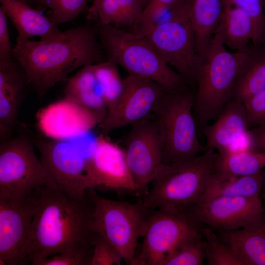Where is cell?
I'll list each match as a JSON object with an SVG mask.
<instances>
[{"instance_id":"13","label":"cell","mask_w":265,"mask_h":265,"mask_svg":"<svg viewBox=\"0 0 265 265\" xmlns=\"http://www.w3.org/2000/svg\"><path fill=\"white\" fill-rule=\"evenodd\" d=\"M40 159L55 183L78 193L84 194L92 187L87 174L86 156L77 146L65 140L33 136Z\"/></svg>"},{"instance_id":"23","label":"cell","mask_w":265,"mask_h":265,"mask_svg":"<svg viewBox=\"0 0 265 265\" xmlns=\"http://www.w3.org/2000/svg\"><path fill=\"white\" fill-rule=\"evenodd\" d=\"M94 65L82 67L68 79L64 89V97L105 117L107 109L97 80Z\"/></svg>"},{"instance_id":"21","label":"cell","mask_w":265,"mask_h":265,"mask_svg":"<svg viewBox=\"0 0 265 265\" xmlns=\"http://www.w3.org/2000/svg\"><path fill=\"white\" fill-rule=\"evenodd\" d=\"M1 7L16 28V44L26 42L33 36L45 39L61 30L40 11L19 0H0Z\"/></svg>"},{"instance_id":"4","label":"cell","mask_w":265,"mask_h":265,"mask_svg":"<svg viewBox=\"0 0 265 265\" xmlns=\"http://www.w3.org/2000/svg\"><path fill=\"white\" fill-rule=\"evenodd\" d=\"M95 22L106 60L120 65L129 75L150 79L168 91L189 85L165 62L146 36Z\"/></svg>"},{"instance_id":"39","label":"cell","mask_w":265,"mask_h":265,"mask_svg":"<svg viewBox=\"0 0 265 265\" xmlns=\"http://www.w3.org/2000/svg\"><path fill=\"white\" fill-rule=\"evenodd\" d=\"M246 149L265 152V124L248 130L246 136Z\"/></svg>"},{"instance_id":"33","label":"cell","mask_w":265,"mask_h":265,"mask_svg":"<svg viewBox=\"0 0 265 265\" xmlns=\"http://www.w3.org/2000/svg\"><path fill=\"white\" fill-rule=\"evenodd\" d=\"M245 12L254 26L251 42L255 46L265 44V10L263 0H228Z\"/></svg>"},{"instance_id":"3","label":"cell","mask_w":265,"mask_h":265,"mask_svg":"<svg viewBox=\"0 0 265 265\" xmlns=\"http://www.w3.org/2000/svg\"><path fill=\"white\" fill-rule=\"evenodd\" d=\"M248 46L243 51L230 52L214 36L205 49L197 54L193 70L195 94L192 108L197 128H203L217 118L225 105L232 99Z\"/></svg>"},{"instance_id":"41","label":"cell","mask_w":265,"mask_h":265,"mask_svg":"<svg viewBox=\"0 0 265 265\" xmlns=\"http://www.w3.org/2000/svg\"><path fill=\"white\" fill-rule=\"evenodd\" d=\"M261 194H262V198L265 199V188L263 189V191H262Z\"/></svg>"},{"instance_id":"12","label":"cell","mask_w":265,"mask_h":265,"mask_svg":"<svg viewBox=\"0 0 265 265\" xmlns=\"http://www.w3.org/2000/svg\"><path fill=\"white\" fill-rule=\"evenodd\" d=\"M150 116L131 125L124 149L136 194L140 196L148 192L162 160V136L156 121Z\"/></svg>"},{"instance_id":"18","label":"cell","mask_w":265,"mask_h":265,"mask_svg":"<svg viewBox=\"0 0 265 265\" xmlns=\"http://www.w3.org/2000/svg\"><path fill=\"white\" fill-rule=\"evenodd\" d=\"M30 88L26 73L14 59L0 61V141L19 130V111Z\"/></svg>"},{"instance_id":"15","label":"cell","mask_w":265,"mask_h":265,"mask_svg":"<svg viewBox=\"0 0 265 265\" xmlns=\"http://www.w3.org/2000/svg\"><path fill=\"white\" fill-rule=\"evenodd\" d=\"M198 225L225 230L242 228L265 212L259 198L215 196L183 210Z\"/></svg>"},{"instance_id":"40","label":"cell","mask_w":265,"mask_h":265,"mask_svg":"<svg viewBox=\"0 0 265 265\" xmlns=\"http://www.w3.org/2000/svg\"><path fill=\"white\" fill-rule=\"evenodd\" d=\"M142 6L144 7L147 5L150 0H139Z\"/></svg>"},{"instance_id":"6","label":"cell","mask_w":265,"mask_h":265,"mask_svg":"<svg viewBox=\"0 0 265 265\" xmlns=\"http://www.w3.org/2000/svg\"><path fill=\"white\" fill-rule=\"evenodd\" d=\"M195 89L190 85L165 91L152 113L163 141L161 163L191 160L208 149L199 143L193 114Z\"/></svg>"},{"instance_id":"29","label":"cell","mask_w":265,"mask_h":265,"mask_svg":"<svg viewBox=\"0 0 265 265\" xmlns=\"http://www.w3.org/2000/svg\"><path fill=\"white\" fill-rule=\"evenodd\" d=\"M94 71L107 111L120 100L124 90V79L119 74L117 64L105 61L94 65Z\"/></svg>"},{"instance_id":"26","label":"cell","mask_w":265,"mask_h":265,"mask_svg":"<svg viewBox=\"0 0 265 265\" xmlns=\"http://www.w3.org/2000/svg\"><path fill=\"white\" fill-rule=\"evenodd\" d=\"M265 89V44L249 45L246 57L236 84L232 99L243 104Z\"/></svg>"},{"instance_id":"5","label":"cell","mask_w":265,"mask_h":265,"mask_svg":"<svg viewBox=\"0 0 265 265\" xmlns=\"http://www.w3.org/2000/svg\"><path fill=\"white\" fill-rule=\"evenodd\" d=\"M217 153L212 148L193 159L179 164L161 163L153 188L142 199L149 210H183L197 203L215 171Z\"/></svg>"},{"instance_id":"24","label":"cell","mask_w":265,"mask_h":265,"mask_svg":"<svg viewBox=\"0 0 265 265\" xmlns=\"http://www.w3.org/2000/svg\"><path fill=\"white\" fill-rule=\"evenodd\" d=\"M225 3L226 0H190L189 15L197 54L213 39L223 15Z\"/></svg>"},{"instance_id":"22","label":"cell","mask_w":265,"mask_h":265,"mask_svg":"<svg viewBox=\"0 0 265 265\" xmlns=\"http://www.w3.org/2000/svg\"><path fill=\"white\" fill-rule=\"evenodd\" d=\"M265 187V171L250 175L233 176L214 171L200 199L215 196L259 198Z\"/></svg>"},{"instance_id":"10","label":"cell","mask_w":265,"mask_h":265,"mask_svg":"<svg viewBox=\"0 0 265 265\" xmlns=\"http://www.w3.org/2000/svg\"><path fill=\"white\" fill-rule=\"evenodd\" d=\"M200 232L199 225L184 210H150L132 265H161L181 241Z\"/></svg>"},{"instance_id":"38","label":"cell","mask_w":265,"mask_h":265,"mask_svg":"<svg viewBox=\"0 0 265 265\" xmlns=\"http://www.w3.org/2000/svg\"><path fill=\"white\" fill-rule=\"evenodd\" d=\"M12 49L8 32L7 17L0 7V61L13 60Z\"/></svg>"},{"instance_id":"14","label":"cell","mask_w":265,"mask_h":265,"mask_svg":"<svg viewBox=\"0 0 265 265\" xmlns=\"http://www.w3.org/2000/svg\"><path fill=\"white\" fill-rule=\"evenodd\" d=\"M124 90L116 105L107 111L98 126L107 135L118 128L131 125L153 113L166 91L156 82L144 77L128 75L124 79Z\"/></svg>"},{"instance_id":"17","label":"cell","mask_w":265,"mask_h":265,"mask_svg":"<svg viewBox=\"0 0 265 265\" xmlns=\"http://www.w3.org/2000/svg\"><path fill=\"white\" fill-rule=\"evenodd\" d=\"M104 118L65 97L40 109L36 115L37 128L43 136L57 140L83 135Z\"/></svg>"},{"instance_id":"9","label":"cell","mask_w":265,"mask_h":265,"mask_svg":"<svg viewBox=\"0 0 265 265\" xmlns=\"http://www.w3.org/2000/svg\"><path fill=\"white\" fill-rule=\"evenodd\" d=\"M190 0H178L171 19L145 36L165 62L195 89L193 70L197 55L189 15Z\"/></svg>"},{"instance_id":"2","label":"cell","mask_w":265,"mask_h":265,"mask_svg":"<svg viewBox=\"0 0 265 265\" xmlns=\"http://www.w3.org/2000/svg\"><path fill=\"white\" fill-rule=\"evenodd\" d=\"M12 53L41 100L71 72L106 61L95 26L88 24L49 38L15 45Z\"/></svg>"},{"instance_id":"7","label":"cell","mask_w":265,"mask_h":265,"mask_svg":"<svg viewBox=\"0 0 265 265\" xmlns=\"http://www.w3.org/2000/svg\"><path fill=\"white\" fill-rule=\"evenodd\" d=\"M91 202L94 231L112 244L123 260L132 265L150 210L142 200L135 203L102 198L94 187L86 190Z\"/></svg>"},{"instance_id":"25","label":"cell","mask_w":265,"mask_h":265,"mask_svg":"<svg viewBox=\"0 0 265 265\" xmlns=\"http://www.w3.org/2000/svg\"><path fill=\"white\" fill-rule=\"evenodd\" d=\"M254 33L252 21L247 13L226 0L224 12L214 36L225 46L240 51L249 46Z\"/></svg>"},{"instance_id":"43","label":"cell","mask_w":265,"mask_h":265,"mask_svg":"<svg viewBox=\"0 0 265 265\" xmlns=\"http://www.w3.org/2000/svg\"><path fill=\"white\" fill-rule=\"evenodd\" d=\"M263 2L264 3V7L265 8V0H263Z\"/></svg>"},{"instance_id":"34","label":"cell","mask_w":265,"mask_h":265,"mask_svg":"<svg viewBox=\"0 0 265 265\" xmlns=\"http://www.w3.org/2000/svg\"><path fill=\"white\" fill-rule=\"evenodd\" d=\"M178 0H150L132 27V32L138 35L146 36L150 32L154 21Z\"/></svg>"},{"instance_id":"11","label":"cell","mask_w":265,"mask_h":265,"mask_svg":"<svg viewBox=\"0 0 265 265\" xmlns=\"http://www.w3.org/2000/svg\"><path fill=\"white\" fill-rule=\"evenodd\" d=\"M38 199L36 190L21 198L0 199V265L30 264L31 227Z\"/></svg>"},{"instance_id":"32","label":"cell","mask_w":265,"mask_h":265,"mask_svg":"<svg viewBox=\"0 0 265 265\" xmlns=\"http://www.w3.org/2000/svg\"><path fill=\"white\" fill-rule=\"evenodd\" d=\"M88 0H35L50 10L49 18L56 26L76 19L87 7Z\"/></svg>"},{"instance_id":"16","label":"cell","mask_w":265,"mask_h":265,"mask_svg":"<svg viewBox=\"0 0 265 265\" xmlns=\"http://www.w3.org/2000/svg\"><path fill=\"white\" fill-rule=\"evenodd\" d=\"M87 174L92 187L134 192L136 187L124 149L101 133L88 159Z\"/></svg>"},{"instance_id":"8","label":"cell","mask_w":265,"mask_h":265,"mask_svg":"<svg viewBox=\"0 0 265 265\" xmlns=\"http://www.w3.org/2000/svg\"><path fill=\"white\" fill-rule=\"evenodd\" d=\"M22 129L0 141V199L21 198L57 184L36 156L32 135Z\"/></svg>"},{"instance_id":"31","label":"cell","mask_w":265,"mask_h":265,"mask_svg":"<svg viewBox=\"0 0 265 265\" xmlns=\"http://www.w3.org/2000/svg\"><path fill=\"white\" fill-rule=\"evenodd\" d=\"M206 238V258L210 265H243L232 249L210 227L201 229Z\"/></svg>"},{"instance_id":"30","label":"cell","mask_w":265,"mask_h":265,"mask_svg":"<svg viewBox=\"0 0 265 265\" xmlns=\"http://www.w3.org/2000/svg\"><path fill=\"white\" fill-rule=\"evenodd\" d=\"M202 231L181 241L167 255L161 265H200L206 258Z\"/></svg>"},{"instance_id":"42","label":"cell","mask_w":265,"mask_h":265,"mask_svg":"<svg viewBox=\"0 0 265 265\" xmlns=\"http://www.w3.org/2000/svg\"><path fill=\"white\" fill-rule=\"evenodd\" d=\"M20 0L21 1H23L24 2H25V3H27V2L28 1V0Z\"/></svg>"},{"instance_id":"36","label":"cell","mask_w":265,"mask_h":265,"mask_svg":"<svg viewBox=\"0 0 265 265\" xmlns=\"http://www.w3.org/2000/svg\"><path fill=\"white\" fill-rule=\"evenodd\" d=\"M244 104L249 128L265 124V89L249 98Z\"/></svg>"},{"instance_id":"37","label":"cell","mask_w":265,"mask_h":265,"mask_svg":"<svg viewBox=\"0 0 265 265\" xmlns=\"http://www.w3.org/2000/svg\"><path fill=\"white\" fill-rule=\"evenodd\" d=\"M91 257L85 254L62 253L48 257L38 265H90Z\"/></svg>"},{"instance_id":"19","label":"cell","mask_w":265,"mask_h":265,"mask_svg":"<svg viewBox=\"0 0 265 265\" xmlns=\"http://www.w3.org/2000/svg\"><path fill=\"white\" fill-rule=\"evenodd\" d=\"M203 129L207 149L218 152L232 150L234 144L246 137L249 129L244 104L232 99L225 105L216 121Z\"/></svg>"},{"instance_id":"1","label":"cell","mask_w":265,"mask_h":265,"mask_svg":"<svg viewBox=\"0 0 265 265\" xmlns=\"http://www.w3.org/2000/svg\"><path fill=\"white\" fill-rule=\"evenodd\" d=\"M36 191L38 199L32 223L30 264L38 265L62 253L92 256L98 234L93 229L92 206L87 193H76L58 184Z\"/></svg>"},{"instance_id":"35","label":"cell","mask_w":265,"mask_h":265,"mask_svg":"<svg viewBox=\"0 0 265 265\" xmlns=\"http://www.w3.org/2000/svg\"><path fill=\"white\" fill-rule=\"evenodd\" d=\"M122 260L118 250L98 234L94 244L90 265H119Z\"/></svg>"},{"instance_id":"20","label":"cell","mask_w":265,"mask_h":265,"mask_svg":"<svg viewBox=\"0 0 265 265\" xmlns=\"http://www.w3.org/2000/svg\"><path fill=\"white\" fill-rule=\"evenodd\" d=\"M219 231L243 265H265V212L242 228Z\"/></svg>"},{"instance_id":"27","label":"cell","mask_w":265,"mask_h":265,"mask_svg":"<svg viewBox=\"0 0 265 265\" xmlns=\"http://www.w3.org/2000/svg\"><path fill=\"white\" fill-rule=\"evenodd\" d=\"M143 9L139 0H93L87 19L117 28L132 27Z\"/></svg>"},{"instance_id":"28","label":"cell","mask_w":265,"mask_h":265,"mask_svg":"<svg viewBox=\"0 0 265 265\" xmlns=\"http://www.w3.org/2000/svg\"><path fill=\"white\" fill-rule=\"evenodd\" d=\"M265 167V152L249 149L218 152L215 171L226 175L246 176Z\"/></svg>"}]
</instances>
